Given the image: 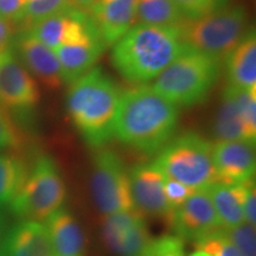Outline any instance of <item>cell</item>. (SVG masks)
Returning <instances> with one entry per match:
<instances>
[{
    "instance_id": "cell-17",
    "label": "cell",
    "mask_w": 256,
    "mask_h": 256,
    "mask_svg": "<svg viewBox=\"0 0 256 256\" xmlns=\"http://www.w3.org/2000/svg\"><path fill=\"white\" fill-rule=\"evenodd\" d=\"M0 256H54L46 224L20 220L0 242Z\"/></svg>"
},
{
    "instance_id": "cell-2",
    "label": "cell",
    "mask_w": 256,
    "mask_h": 256,
    "mask_svg": "<svg viewBox=\"0 0 256 256\" xmlns=\"http://www.w3.org/2000/svg\"><path fill=\"white\" fill-rule=\"evenodd\" d=\"M112 46V64L124 81L133 84L156 80L186 48L178 28L139 23Z\"/></svg>"
},
{
    "instance_id": "cell-6",
    "label": "cell",
    "mask_w": 256,
    "mask_h": 256,
    "mask_svg": "<svg viewBox=\"0 0 256 256\" xmlns=\"http://www.w3.org/2000/svg\"><path fill=\"white\" fill-rule=\"evenodd\" d=\"M178 28L188 48L224 62L250 28L247 10L242 5H226L202 17L186 19Z\"/></svg>"
},
{
    "instance_id": "cell-16",
    "label": "cell",
    "mask_w": 256,
    "mask_h": 256,
    "mask_svg": "<svg viewBox=\"0 0 256 256\" xmlns=\"http://www.w3.org/2000/svg\"><path fill=\"white\" fill-rule=\"evenodd\" d=\"M138 0H98L89 14L107 46H112L136 24Z\"/></svg>"
},
{
    "instance_id": "cell-13",
    "label": "cell",
    "mask_w": 256,
    "mask_h": 256,
    "mask_svg": "<svg viewBox=\"0 0 256 256\" xmlns=\"http://www.w3.org/2000/svg\"><path fill=\"white\" fill-rule=\"evenodd\" d=\"M14 51L28 72L49 89H58L64 83L55 50L37 40L30 31H20L16 36Z\"/></svg>"
},
{
    "instance_id": "cell-22",
    "label": "cell",
    "mask_w": 256,
    "mask_h": 256,
    "mask_svg": "<svg viewBox=\"0 0 256 256\" xmlns=\"http://www.w3.org/2000/svg\"><path fill=\"white\" fill-rule=\"evenodd\" d=\"M214 133L218 140H247L244 126L240 114L238 102L232 92V88L228 84L224 89L222 100L217 112Z\"/></svg>"
},
{
    "instance_id": "cell-28",
    "label": "cell",
    "mask_w": 256,
    "mask_h": 256,
    "mask_svg": "<svg viewBox=\"0 0 256 256\" xmlns=\"http://www.w3.org/2000/svg\"><path fill=\"white\" fill-rule=\"evenodd\" d=\"M226 232L243 256H256L255 226L243 222L232 229H226Z\"/></svg>"
},
{
    "instance_id": "cell-14",
    "label": "cell",
    "mask_w": 256,
    "mask_h": 256,
    "mask_svg": "<svg viewBox=\"0 0 256 256\" xmlns=\"http://www.w3.org/2000/svg\"><path fill=\"white\" fill-rule=\"evenodd\" d=\"M214 162L220 184H241L255 174V144L247 140H218L214 144Z\"/></svg>"
},
{
    "instance_id": "cell-38",
    "label": "cell",
    "mask_w": 256,
    "mask_h": 256,
    "mask_svg": "<svg viewBox=\"0 0 256 256\" xmlns=\"http://www.w3.org/2000/svg\"><path fill=\"white\" fill-rule=\"evenodd\" d=\"M2 216H0V235H2Z\"/></svg>"
},
{
    "instance_id": "cell-32",
    "label": "cell",
    "mask_w": 256,
    "mask_h": 256,
    "mask_svg": "<svg viewBox=\"0 0 256 256\" xmlns=\"http://www.w3.org/2000/svg\"><path fill=\"white\" fill-rule=\"evenodd\" d=\"M18 25L0 16V57L14 51Z\"/></svg>"
},
{
    "instance_id": "cell-8",
    "label": "cell",
    "mask_w": 256,
    "mask_h": 256,
    "mask_svg": "<svg viewBox=\"0 0 256 256\" xmlns=\"http://www.w3.org/2000/svg\"><path fill=\"white\" fill-rule=\"evenodd\" d=\"M92 192L96 206L104 215L136 209L130 171L119 154L112 150H102L95 156Z\"/></svg>"
},
{
    "instance_id": "cell-20",
    "label": "cell",
    "mask_w": 256,
    "mask_h": 256,
    "mask_svg": "<svg viewBox=\"0 0 256 256\" xmlns=\"http://www.w3.org/2000/svg\"><path fill=\"white\" fill-rule=\"evenodd\" d=\"M229 86L256 89V34L250 28L242 40L224 58Z\"/></svg>"
},
{
    "instance_id": "cell-36",
    "label": "cell",
    "mask_w": 256,
    "mask_h": 256,
    "mask_svg": "<svg viewBox=\"0 0 256 256\" xmlns=\"http://www.w3.org/2000/svg\"><path fill=\"white\" fill-rule=\"evenodd\" d=\"M98 0H72V5L74 8L80 11L89 12Z\"/></svg>"
},
{
    "instance_id": "cell-12",
    "label": "cell",
    "mask_w": 256,
    "mask_h": 256,
    "mask_svg": "<svg viewBox=\"0 0 256 256\" xmlns=\"http://www.w3.org/2000/svg\"><path fill=\"white\" fill-rule=\"evenodd\" d=\"M40 100L37 81L14 51L0 57V104L14 112L34 110Z\"/></svg>"
},
{
    "instance_id": "cell-7",
    "label": "cell",
    "mask_w": 256,
    "mask_h": 256,
    "mask_svg": "<svg viewBox=\"0 0 256 256\" xmlns=\"http://www.w3.org/2000/svg\"><path fill=\"white\" fill-rule=\"evenodd\" d=\"M66 188L51 156H40L22 182L10 208L20 220L43 222L63 206Z\"/></svg>"
},
{
    "instance_id": "cell-15",
    "label": "cell",
    "mask_w": 256,
    "mask_h": 256,
    "mask_svg": "<svg viewBox=\"0 0 256 256\" xmlns=\"http://www.w3.org/2000/svg\"><path fill=\"white\" fill-rule=\"evenodd\" d=\"M164 180L165 177L152 162L130 168V183L134 206L144 216L168 220L172 209L165 196Z\"/></svg>"
},
{
    "instance_id": "cell-23",
    "label": "cell",
    "mask_w": 256,
    "mask_h": 256,
    "mask_svg": "<svg viewBox=\"0 0 256 256\" xmlns=\"http://www.w3.org/2000/svg\"><path fill=\"white\" fill-rule=\"evenodd\" d=\"M186 19L172 0H138L136 23L139 24L180 28Z\"/></svg>"
},
{
    "instance_id": "cell-4",
    "label": "cell",
    "mask_w": 256,
    "mask_h": 256,
    "mask_svg": "<svg viewBox=\"0 0 256 256\" xmlns=\"http://www.w3.org/2000/svg\"><path fill=\"white\" fill-rule=\"evenodd\" d=\"M223 60L185 48L160 72L152 88L178 108L203 104L218 81Z\"/></svg>"
},
{
    "instance_id": "cell-35",
    "label": "cell",
    "mask_w": 256,
    "mask_h": 256,
    "mask_svg": "<svg viewBox=\"0 0 256 256\" xmlns=\"http://www.w3.org/2000/svg\"><path fill=\"white\" fill-rule=\"evenodd\" d=\"M18 144L17 134L8 118L0 110V151L10 147H14Z\"/></svg>"
},
{
    "instance_id": "cell-9",
    "label": "cell",
    "mask_w": 256,
    "mask_h": 256,
    "mask_svg": "<svg viewBox=\"0 0 256 256\" xmlns=\"http://www.w3.org/2000/svg\"><path fill=\"white\" fill-rule=\"evenodd\" d=\"M26 31L52 50L66 44H80L102 38L90 14L76 8L50 16Z\"/></svg>"
},
{
    "instance_id": "cell-25",
    "label": "cell",
    "mask_w": 256,
    "mask_h": 256,
    "mask_svg": "<svg viewBox=\"0 0 256 256\" xmlns=\"http://www.w3.org/2000/svg\"><path fill=\"white\" fill-rule=\"evenodd\" d=\"M69 8H74L72 0H28L18 26L20 31L28 30L38 22Z\"/></svg>"
},
{
    "instance_id": "cell-10",
    "label": "cell",
    "mask_w": 256,
    "mask_h": 256,
    "mask_svg": "<svg viewBox=\"0 0 256 256\" xmlns=\"http://www.w3.org/2000/svg\"><path fill=\"white\" fill-rule=\"evenodd\" d=\"M102 232L116 256H145L152 241L145 216L136 209L106 215Z\"/></svg>"
},
{
    "instance_id": "cell-26",
    "label": "cell",
    "mask_w": 256,
    "mask_h": 256,
    "mask_svg": "<svg viewBox=\"0 0 256 256\" xmlns=\"http://www.w3.org/2000/svg\"><path fill=\"white\" fill-rule=\"evenodd\" d=\"M232 87V86H230ZM232 88V92L235 95L238 102L240 114H241L244 133L247 142H254L256 139V94L255 89Z\"/></svg>"
},
{
    "instance_id": "cell-30",
    "label": "cell",
    "mask_w": 256,
    "mask_h": 256,
    "mask_svg": "<svg viewBox=\"0 0 256 256\" xmlns=\"http://www.w3.org/2000/svg\"><path fill=\"white\" fill-rule=\"evenodd\" d=\"M188 19H194L228 5L229 0H172Z\"/></svg>"
},
{
    "instance_id": "cell-29",
    "label": "cell",
    "mask_w": 256,
    "mask_h": 256,
    "mask_svg": "<svg viewBox=\"0 0 256 256\" xmlns=\"http://www.w3.org/2000/svg\"><path fill=\"white\" fill-rule=\"evenodd\" d=\"M145 256H185L184 240L177 235L152 238Z\"/></svg>"
},
{
    "instance_id": "cell-3",
    "label": "cell",
    "mask_w": 256,
    "mask_h": 256,
    "mask_svg": "<svg viewBox=\"0 0 256 256\" xmlns=\"http://www.w3.org/2000/svg\"><path fill=\"white\" fill-rule=\"evenodd\" d=\"M122 92L98 66L70 83L66 110L86 142L101 148L114 138V124Z\"/></svg>"
},
{
    "instance_id": "cell-24",
    "label": "cell",
    "mask_w": 256,
    "mask_h": 256,
    "mask_svg": "<svg viewBox=\"0 0 256 256\" xmlns=\"http://www.w3.org/2000/svg\"><path fill=\"white\" fill-rule=\"evenodd\" d=\"M25 174L26 170L20 160L0 153V208L11 203Z\"/></svg>"
},
{
    "instance_id": "cell-11",
    "label": "cell",
    "mask_w": 256,
    "mask_h": 256,
    "mask_svg": "<svg viewBox=\"0 0 256 256\" xmlns=\"http://www.w3.org/2000/svg\"><path fill=\"white\" fill-rule=\"evenodd\" d=\"M168 220L174 235L196 242L222 229L208 188L194 191L182 206L172 210Z\"/></svg>"
},
{
    "instance_id": "cell-5",
    "label": "cell",
    "mask_w": 256,
    "mask_h": 256,
    "mask_svg": "<svg viewBox=\"0 0 256 256\" xmlns=\"http://www.w3.org/2000/svg\"><path fill=\"white\" fill-rule=\"evenodd\" d=\"M152 164L165 178L177 180L192 190L208 188L218 183L214 144L196 132L172 138L156 153Z\"/></svg>"
},
{
    "instance_id": "cell-34",
    "label": "cell",
    "mask_w": 256,
    "mask_h": 256,
    "mask_svg": "<svg viewBox=\"0 0 256 256\" xmlns=\"http://www.w3.org/2000/svg\"><path fill=\"white\" fill-rule=\"evenodd\" d=\"M246 196L243 202V214L244 220L250 226L256 224V196H255V180L249 179L246 182Z\"/></svg>"
},
{
    "instance_id": "cell-37",
    "label": "cell",
    "mask_w": 256,
    "mask_h": 256,
    "mask_svg": "<svg viewBox=\"0 0 256 256\" xmlns=\"http://www.w3.org/2000/svg\"><path fill=\"white\" fill-rule=\"evenodd\" d=\"M190 256H210V255L206 254V252H204L197 250L196 252H194V254H191Z\"/></svg>"
},
{
    "instance_id": "cell-19",
    "label": "cell",
    "mask_w": 256,
    "mask_h": 256,
    "mask_svg": "<svg viewBox=\"0 0 256 256\" xmlns=\"http://www.w3.org/2000/svg\"><path fill=\"white\" fill-rule=\"evenodd\" d=\"M106 48L104 40L98 38L86 43L66 44L55 49L64 83L70 84L95 68Z\"/></svg>"
},
{
    "instance_id": "cell-31",
    "label": "cell",
    "mask_w": 256,
    "mask_h": 256,
    "mask_svg": "<svg viewBox=\"0 0 256 256\" xmlns=\"http://www.w3.org/2000/svg\"><path fill=\"white\" fill-rule=\"evenodd\" d=\"M164 191L168 206H171L172 210H174L179 206H182V204H183L196 190H192L191 188L179 183L177 180H172V179L165 178Z\"/></svg>"
},
{
    "instance_id": "cell-18",
    "label": "cell",
    "mask_w": 256,
    "mask_h": 256,
    "mask_svg": "<svg viewBox=\"0 0 256 256\" xmlns=\"http://www.w3.org/2000/svg\"><path fill=\"white\" fill-rule=\"evenodd\" d=\"M54 256H83L84 235L69 210L60 208L44 220Z\"/></svg>"
},
{
    "instance_id": "cell-33",
    "label": "cell",
    "mask_w": 256,
    "mask_h": 256,
    "mask_svg": "<svg viewBox=\"0 0 256 256\" xmlns=\"http://www.w3.org/2000/svg\"><path fill=\"white\" fill-rule=\"evenodd\" d=\"M28 0H0V16L19 25Z\"/></svg>"
},
{
    "instance_id": "cell-21",
    "label": "cell",
    "mask_w": 256,
    "mask_h": 256,
    "mask_svg": "<svg viewBox=\"0 0 256 256\" xmlns=\"http://www.w3.org/2000/svg\"><path fill=\"white\" fill-rule=\"evenodd\" d=\"M244 183L235 185L216 183L208 188L222 229H232L246 222L243 214V202L246 196Z\"/></svg>"
},
{
    "instance_id": "cell-1",
    "label": "cell",
    "mask_w": 256,
    "mask_h": 256,
    "mask_svg": "<svg viewBox=\"0 0 256 256\" xmlns=\"http://www.w3.org/2000/svg\"><path fill=\"white\" fill-rule=\"evenodd\" d=\"M179 108L152 86L140 84L121 94L114 138L144 154H156L174 136Z\"/></svg>"
},
{
    "instance_id": "cell-27",
    "label": "cell",
    "mask_w": 256,
    "mask_h": 256,
    "mask_svg": "<svg viewBox=\"0 0 256 256\" xmlns=\"http://www.w3.org/2000/svg\"><path fill=\"white\" fill-rule=\"evenodd\" d=\"M197 249L210 256H243L234 244L226 230L220 229L196 242Z\"/></svg>"
}]
</instances>
